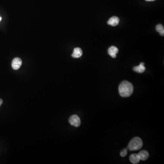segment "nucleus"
Masks as SVG:
<instances>
[{
	"label": "nucleus",
	"mask_w": 164,
	"mask_h": 164,
	"mask_svg": "<svg viewBox=\"0 0 164 164\" xmlns=\"http://www.w3.org/2000/svg\"><path fill=\"white\" fill-rule=\"evenodd\" d=\"M1 20V17H0V21Z\"/></svg>",
	"instance_id": "15"
},
{
	"label": "nucleus",
	"mask_w": 164,
	"mask_h": 164,
	"mask_svg": "<svg viewBox=\"0 0 164 164\" xmlns=\"http://www.w3.org/2000/svg\"><path fill=\"white\" fill-rule=\"evenodd\" d=\"M119 19L117 17L114 16L112 17L111 18L109 19V20L108 21V24L112 26H117L119 23Z\"/></svg>",
	"instance_id": "6"
},
{
	"label": "nucleus",
	"mask_w": 164,
	"mask_h": 164,
	"mask_svg": "<svg viewBox=\"0 0 164 164\" xmlns=\"http://www.w3.org/2000/svg\"><path fill=\"white\" fill-rule=\"evenodd\" d=\"M140 160H146L149 157V153L146 150H142L138 154Z\"/></svg>",
	"instance_id": "9"
},
{
	"label": "nucleus",
	"mask_w": 164,
	"mask_h": 164,
	"mask_svg": "<svg viewBox=\"0 0 164 164\" xmlns=\"http://www.w3.org/2000/svg\"><path fill=\"white\" fill-rule=\"evenodd\" d=\"M69 122L72 125L75 127H79L81 124V120L78 115H72L69 119Z\"/></svg>",
	"instance_id": "3"
},
{
	"label": "nucleus",
	"mask_w": 164,
	"mask_h": 164,
	"mask_svg": "<svg viewBox=\"0 0 164 164\" xmlns=\"http://www.w3.org/2000/svg\"><path fill=\"white\" fill-rule=\"evenodd\" d=\"M156 31L159 32L160 35L164 36V28L163 26L160 24L157 25L156 26Z\"/></svg>",
	"instance_id": "11"
},
{
	"label": "nucleus",
	"mask_w": 164,
	"mask_h": 164,
	"mask_svg": "<svg viewBox=\"0 0 164 164\" xmlns=\"http://www.w3.org/2000/svg\"><path fill=\"white\" fill-rule=\"evenodd\" d=\"M134 90L132 83L127 81H124L120 83L119 87V91L120 96L123 97H128L131 96Z\"/></svg>",
	"instance_id": "1"
},
{
	"label": "nucleus",
	"mask_w": 164,
	"mask_h": 164,
	"mask_svg": "<svg viewBox=\"0 0 164 164\" xmlns=\"http://www.w3.org/2000/svg\"><path fill=\"white\" fill-rule=\"evenodd\" d=\"M143 146V141L141 138L136 137L133 138L128 145V149L131 151L139 150Z\"/></svg>",
	"instance_id": "2"
},
{
	"label": "nucleus",
	"mask_w": 164,
	"mask_h": 164,
	"mask_svg": "<svg viewBox=\"0 0 164 164\" xmlns=\"http://www.w3.org/2000/svg\"><path fill=\"white\" fill-rule=\"evenodd\" d=\"M144 65H145L144 63H141L139 66L135 67L133 68V70L134 71L138 72V73H143L146 70V67L144 66Z\"/></svg>",
	"instance_id": "8"
},
{
	"label": "nucleus",
	"mask_w": 164,
	"mask_h": 164,
	"mask_svg": "<svg viewBox=\"0 0 164 164\" xmlns=\"http://www.w3.org/2000/svg\"><path fill=\"white\" fill-rule=\"evenodd\" d=\"M145 1H154L155 0H145Z\"/></svg>",
	"instance_id": "14"
},
{
	"label": "nucleus",
	"mask_w": 164,
	"mask_h": 164,
	"mask_svg": "<svg viewBox=\"0 0 164 164\" xmlns=\"http://www.w3.org/2000/svg\"><path fill=\"white\" fill-rule=\"evenodd\" d=\"M83 54V51H82V49L79 48H74L73 50V53H72V58H79L81 57L82 56Z\"/></svg>",
	"instance_id": "7"
},
{
	"label": "nucleus",
	"mask_w": 164,
	"mask_h": 164,
	"mask_svg": "<svg viewBox=\"0 0 164 164\" xmlns=\"http://www.w3.org/2000/svg\"><path fill=\"white\" fill-rule=\"evenodd\" d=\"M127 154V149H124L121 151L120 152V155L122 157H124L126 156Z\"/></svg>",
	"instance_id": "12"
},
{
	"label": "nucleus",
	"mask_w": 164,
	"mask_h": 164,
	"mask_svg": "<svg viewBox=\"0 0 164 164\" xmlns=\"http://www.w3.org/2000/svg\"><path fill=\"white\" fill-rule=\"evenodd\" d=\"M130 160L131 163L134 164H138L140 161V159L138 154H131L130 156Z\"/></svg>",
	"instance_id": "10"
},
{
	"label": "nucleus",
	"mask_w": 164,
	"mask_h": 164,
	"mask_svg": "<svg viewBox=\"0 0 164 164\" xmlns=\"http://www.w3.org/2000/svg\"><path fill=\"white\" fill-rule=\"evenodd\" d=\"M2 102H3V101L1 99H0V106H1V105H2Z\"/></svg>",
	"instance_id": "13"
},
{
	"label": "nucleus",
	"mask_w": 164,
	"mask_h": 164,
	"mask_svg": "<svg viewBox=\"0 0 164 164\" xmlns=\"http://www.w3.org/2000/svg\"><path fill=\"white\" fill-rule=\"evenodd\" d=\"M22 64V61L20 58H16L13 60L12 63V66L14 70H18L19 69Z\"/></svg>",
	"instance_id": "4"
},
{
	"label": "nucleus",
	"mask_w": 164,
	"mask_h": 164,
	"mask_svg": "<svg viewBox=\"0 0 164 164\" xmlns=\"http://www.w3.org/2000/svg\"><path fill=\"white\" fill-rule=\"evenodd\" d=\"M119 50L117 47L115 46H111L108 48V54L112 57L113 58H115L116 57V54L118 53Z\"/></svg>",
	"instance_id": "5"
}]
</instances>
